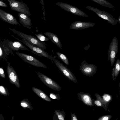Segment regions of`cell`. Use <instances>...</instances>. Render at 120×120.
I'll return each mask as SVG.
<instances>
[{"label": "cell", "mask_w": 120, "mask_h": 120, "mask_svg": "<svg viewBox=\"0 0 120 120\" xmlns=\"http://www.w3.org/2000/svg\"><path fill=\"white\" fill-rule=\"evenodd\" d=\"M5 42L6 47L12 51H18L19 50H29L21 42L17 41H12L6 40Z\"/></svg>", "instance_id": "7c38bea8"}, {"label": "cell", "mask_w": 120, "mask_h": 120, "mask_svg": "<svg viewBox=\"0 0 120 120\" xmlns=\"http://www.w3.org/2000/svg\"><path fill=\"white\" fill-rule=\"evenodd\" d=\"M119 87H120V82L119 83Z\"/></svg>", "instance_id": "8d00e7d4"}, {"label": "cell", "mask_w": 120, "mask_h": 120, "mask_svg": "<svg viewBox=\"0 0 120 120\" xmlns=\"http://www.w3.org/2000/svg\"><path fill=\"white\" fill-rule=\"evenodd\" d=\"M95 95L97 99L99 100L101 102L103 105V108L107 110V107L108 105L105 102L102 97L98 94L96 93Z\"/></svg>", "instance_id": "cb8c5ba5"}, {"label": "cell", "mask_w": 120, "mask_h": 120, "mask_svg": "<svg viewBox=\"0 0 120 120\" xmlns=\"http://www.w3.org/2000/svg\"><path fill=\"white\" fill-rule=\"evenodd\" d=\"M55 4L64 10L68 12L75 15L83 17L89 16L83 11L78 8L69 4L62 2H57Z\"/></svg>", "instance_id": "8992f818"}, {"label": "cell", "mask_w": 120, "mask_h": 120, "mask_svg": "<svg viewBox=\"0 0 120 120\" xmlns=\"http://www.w3.org/2000/svg\"><path fill=\"white\" fill-rule=\"evenodd\" d=\"M58 58L60 59L65 64L67 65L69 64L68 59L67 57L64 54L58 52H56Z\"/></svg>", "instance_id": "7402d4cb"}, {"label": "cell", "mask_w": 120, "mask_h": 120, "mask_svg": "<svg viewBox=\"0 0 120 120\" xmlns=\"http://www.w3.org/2000/svg\"><path fill=\"white\" fill-rule=\"evenodd\" d=\"M40 2L42 6L43 9H44V4L43 0H40Z\"/></svg>", "instance_id": "e575fe53"}, {"label": "cell", "mask_w": 120, "mask_h": 120, "mask_svg": "<svg viewBox=\"0 0 120 120\" xmlns=\"http://www.w3.org/2000/svg\"><path fill=\"white\" fill-rule=\"evenodd\" d=\"M92 101L95 105L99 107H101L103 108V105L101 102L99 100L92 99Z\"/></svg>", "instance_id": "f1b7e54d"}, {"label": "cell", "mask_w": 120, "mask_h": 120, "mask_svg": "<svg viewBox=\"0 0 120 120\" xmlns=\"http://www.w3.org/2000/svg\"><path fill=\"white\" fill-rule=\"evenodd\" d=\"M7 71L9 80L10 83L14 85L18 88H19L20 83L18 77L15 69L10 65L9 62L8 63Z\"/></svg>", "instance_id": "8fae6325"}, {"label": "cell", "mask_w": 120, "mask_h": 120, "mask_svg": "<svg viewBox=\"0 0 120 120\" xmlns=\"http://www.w3.org/2000/svg\"><path fill=\"white\" fill-rule=\"evenodd\" d=\"M22 43L30 48L34 54L40 57H43L53 60L54 58L48 53L40 48L31 44L25 39H22Z\"/></svg>", "instance_id": "ba28073f"}, {"label": "cell", "mask_w": 120, "mask_h": 120, "mask_svg": "<svg viewBox=\"0 0 120 120\" xmlns=\"http://www.w3.org/2000/svg\"><path fill=\"white\" fill-rule=\"evenodd\" d=\"M53 120H64L66 114L63 110H55Z\"/></svg>", "instance_id": "ffe728a7"}, {"label": "cell", "mask_w": 120, "mask_h": 120, "mask_svg": "<svg viewBox=\"0 0 120 120\" xmlns=\"http://www.w3.org/2000/svg\"><path fill=\"white\" fill-rule=\"evenodd\" d=\"M0 6L3 7H8V6L6 4L3 2L1 0H0Z\"/></svg>", "instance_id": "d6a6232c"}, {"label": "cell", "mask_w": 120, "mask_h": 120, "mask_svg": "<svg viewBox=\"0 0 120 120\" xmlns=\"http://www.w3.org/2000/svg\"><path fill=\"white\" fill-rule=\"evenodd\" d=\"M0 93L1 94L6 96L8 95L9 94L7 88L2 86H0Z\"/></svg>", "instance_id": "484cf974"}, {"label": "cell", "mask_w": 120, "mask_h": 120, "mask_svg": "<svg viewBox=\"0 0 120 120\" xmlns=\"http://www.w3.org/2000/svg\"><path fill=\"white\" fill-rule=\"evenodd\" d=\"M11 9L30 16L31 14L29 8L25 3L15 0H7Z\"/></svg>", "instance_id": "3957f363"}, {"label": "cell", "mask_w": 120, "mask_h": 120, "mask_svg": "<svg viewBox=\"0 0 120 120\" xmlns=\"http://www.w3.org/2000/svg\"><path fill=\"white\" fill-rule=\"evenodd\" d=\"M118 42L116 37L112 40L109 46L108 51V60H110L111 66L112 67L118 52Z\"/></svg>", "instance_id": "5b68a950"}, {"label": "cell", "mask_w": 120, "mask_h": 120, "mask_svg": "<svg viewBox=\"0 0 120 120\" xmlns=\"http://www.w3.org/2000/svg\"><path fill=\"white\" fill-rule=\"evenodd\" d=\"M44 34L47 36L49 39L57 46L61 49H62V45L61 42L56 34L50 32H45L44 33Z\"/></svg>", "instance_id": "e0dca14e"}, {"label": "cell", "mask_w": 120, "mask_h": 120, "mask_svg": "<svg viewBox=\"0 0 120 120\" xmlns=\"http://www.w3.org/2000/svg\"><path fill=\"white\" fill-rule=\"evenodd\" d=\"M15 53L23 61L35 67L47 68L43 63L30 55L23 53L16 52Z\"/></svg>", "instance_id": "277c9868"}, {"label": "cell", "mask_w": 120, "mask_h": 120, "mask_svg": "<svg viewBox=\"0 0 120 120\" xmlns=\"http://www.w3.org/2000/svg\"><path fill=\"white\" fill-rule=\"evenodd\" d=\"M111 117L112 116L111 115H106L101 116L98 119V120H109L110 119Z\"/></svg>", "instance_id": "f546056e"}, {"label": "cell", "mask_w": 120, "mask_h": 120, "mask_svg": "<svg viewBox=\"0 0 120 120\" xmlns=\"http://www.w3.org/2000/svg\"><path fill=\"white\" fill-rule=\"evenodd\" d=\"M9 29L20 37L22 39H25L32 45L39 47L44 50L46 49L45 44L35 37L26 34L19 31H17L14 29L10 28Z\"/></svg>", "instance_id": "6da1fadb"}, {"label": "cell", "mask_w": 120, "mask_h": 120, "mask_svg": "<svg viewBox=\"0 0 120 120\" xmlns=\"http://www.w3.org/2000/svg\"><path fill=\"white\" fill-rule=\"evenodd\" d=\"M120 72V60L118 59L116 61L114 68L112 69V74L113 80H115Z\"/></svg>", "instance_id": "d6986e66"}, {"label": "cell", "mask_w": 120, "mask_h": 120, "mask_svg": "<svg viewBox=\"0 0 120 120\" xmlns=\"http://www.w3.org/2000/svg\"><path fill=\"white\" fill-rule=\"evenodd\" d=\"M53 60L56 66L65 77L75 83H77L75 76L66 66L57 59L54 58Z\"/></svg>", "instance_id": "52a82bcc"}, {"label": "cell", "mask_w": 120, "mask_h": 120, "mask_svg": "<svg viewBox=\"0 0 120 120\" xmlns=\"http://www.w3.org/2000/svg\"><path fill=\"white\" fill-rule=\"evenodd\" d=\"M0 19L2 20L13 25H20L16 19L11 14L0 9Z\"/></svg>", "instance_id": "4fadbf2b"}, {"label": "cell", "mask_w": 120, "mask_h": 120, "mask_svg": "<svg viewBox=\"0 0 120 120\" xmlns=\"http://www.w3.org/2000/svg\"><path fill=\"white\" fill-rule=\"evenodd\" d=\"M18 15L20 23L24 27L30 29L32 24L29 16L20 12H19Z\"/></svg>", "instance_id": "2e32d148"}, {"label": "cell", "mask_w": 120, "mask_h": 120, "mask_svg": "<svg viewBox=\"0 0 120 120\" xmlns=\"http://www.w3.org/2000/svg\"><path fill=\"white\" fill-rule=\"evenodd\" d=\"M102 97L105 102L108 105L109 102L111 99V96L108 94H105Z\"/></svg>", "instance_id": "4316f807"}, {"label": "cell", "mask_w": 120, "mask_h": 120, "mask_svg": "<svg viewBox=\"0 0 120 120\" xmlns=\"http://www.w3.org/2000/svg\"><path fill=\"white\" fill-rule=\"evenodd\" d=\"M101 5L106 7L109 8L114 9L115 7L109 2L106 0H91Z\"/></svg>", "instance_id": "44dd1931"}, {"label": "cell", "mask_w": 120, "mask_h": 120, "mask_svg": "<svg viewBox=\"0 0 120 120\" xmlns=\"http://www.w3.org/2000/svg\"><path fill=\"white\" fill-rule=\"evenodd\" d=\"M118 22H119V23L120 24V15L118 18Z\"/></svg>", "instance_id": "d590c367"}, {"label": "cell", "mask_w": 120, "mask_h": 120, "mask_svg": "<svg viewBox=\"0 0 120 120\" xmlns=\"http://www.w3.org/2000/svg\"><path fill=\"white\" fill-rule=\"evenodd\" d=\"M49 96L51 98L57 100H59L60 98V95L57 94H55L51 93H50Z\"/></svg>", "instance_id": "83f0119b"}, {"label": "cell", "mask_w": 120, "mask_h": 120, "mask_svg": "<svg viewBox=\"0 0 120 120\" xmlns=\"http://www.w3.org/2000/svg\"><path fill=\"white\" fill-rule=\"evenodd\" d=\"M3 54V50L1 46H0V59L1 58H2Z\"/></svg>", "instance_id": "836d02e7"}, {"label": "cell", "mask_w": 120, "mask_h": 120, "mask_svg": "<svg viewBox=\"0 0 120 120\" xmlns=\"http://www.w3.org/2000/svg\"><path fill=\"white\" fill-rule=\"evenodd\" d=\"M70 113L71 120H78V119L74 113H73L71 112Z\"/></svg>", "instance_id": "1f68e13d"}, {"label": "cell", "mask_w": 120, "mask_h": 120, "mask_svg": "<svg viewBox=\"0 0 120 120\" xmlns=\"http://www.w3.org/2000/svg\"><path fill=\"white\" fill-rule=\"evenodd\" d=\"M20 104L21 105L24 109L27 108L31 110H32L33 109L32 107L27 99H23L20 102Z\"/></svg>", "instance_id": "603a6c76"}, {"label": "cell", "mask_w": 120, "mask_h": 120, "mask_svg": "<svg viewBox=\"0 0 120 120\" xmlns=\"http://www.w3.org/2000/svg\"><path fill=\"white\" fill-rule=\"evenodd\" d=\"M95 24L93 22H82L76 21L71 23L70 26L71 29L80 30L93 27Z\"/></svg>", "instance_id": "5bb4252c"}, {"label": "cell", "mask_w": 120, "mask_h": 120, "mask_svg": "<svg viewBox=\"0 0 120 120\" xmlns=\"http://www.w3.org/2000/svg\"><path fill=\"white\" fill-rule=\"evenodd\" d=\"M0 76L1 77L4 78H5L6 77L3 68L1 67L0 68Z\"/></svg>", "instance_id": "4dcf8cb0"}, {"label": "cell", "mask_w": 120, "mask_h": 120, "mask_svg": "<svg viewBox=\"0 0 120 120\" xmlns=\"http://www.w3.org/2000/svg\"><path fill=\"white\" fill-rule=\"evenodd\" d=\"M32 89L36 94L43 100L49 102L52 101L51 99L41 90L35 87H32Z\"/></svg>", "instance_id": "ac0fdd59"}, {"label": "cell", "mask_w": 120, "mask_h": 120, "mask_svg": "<svg viewBox=\"0 0 120 120\" xmlns=\"http://www.w3.org/2000/svg\"><path fill=\"white\" fill-rule=\"evenodd\" d=\"M37 74L41 81L49 88L58 91L61 90L59 85L51 78L40 72Z\"/></svg>", "instance_id": "30bf717a"}, {"label": "cell", "mask_w": 120, "mask_h": 120, "mask_svg": "<svg viewBox=\"0 0 120 120\" xmlns=\"http://www.w3.org/2000/svg\"><path fill=\"white\" fill-rule=\"evenodd\" d=\"M96 66L92 64H88L85 60L81 63L80 70L84 75L89 77L93 76L96 72L97 70Z\"/></svg>", "instance_id": "9c48e42d"}, {"label": "cell", "mask_w": 120, "mask_h": 120, "mask_svg": "<svg viewBox=\"0 0 120 120\" xmlns=\"http://www.w3.org/2000/svg\"><path fill=\"white\" fill-rule=\"evenodd\" d=\"M77 96L78 99L85 105L94 107V105L92 101L91 96L89 94L81 92L77 93Z\"/></svg>", "instance_id": "9a60e30c"}, {"label": "cell", "mask_w": 120, "mask_h": 120, "mask_svg": "<svg viewBox=\"0 0 120 120\" xmlns=\"http://www.w3.org/2000/svg\"><path fill=\"white\" fill-rule=\"evenodd\" d=\"M85 8L94 12L99 17L106 20L109 23L111 24L114 25L117 24L118 22V19L114 18L112 15L109 13L90 6H86Z\"/></svg>", "instance_id": "7a4b0ae2"}, {"label": "cell", "mask_w": 120, "mask_h": 120, "mask_svg": "<svg viewBox=\"0 0 120 120\" xmlns=\"http://www.w3.org/2000/svg\"><path fill=\"white\" fill-rule=\"evenodd\" d=\"M35 35L37 38L41 41H48L49 39L48 38L46 37L42 34H35Z\"/></svg>", "instance_id": "d4e9b609"}]
</instances>
